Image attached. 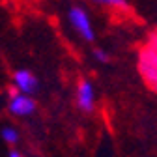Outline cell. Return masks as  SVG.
I'll list each match as a JSON object with an SVG mask.
<instances>
[{
  "label": "cell",
  "instance_id": "obj_4",
  "mask_svg": "<svg viewBox=\"0 0 157 157\" xmlns=\"http://www.w3.org/2000/svg\"><path fill=\"white\" fill-rule=\"evenodd\" d=\"M75 99H77V107L82 112L90 114L95 109V88L94 82L88 78H81L77 84V92H75Z\"/></svg>",
  "mask_w": 157,
  "mask_h": 157
},
{
  "label": "cell",
  "instance_id": "obj_2",
  "mask_svg": "<svg viewBox=\"0 0 157 157\" xmlns=\"http://www.w3.org/2000/svg\"><path fill=\"white\" fill-rule=\"evenodd\" d=\"M67 21L71 25V28L77 32V36L84 39V41H94L95 39V30H94V23L92 17L88 15V11L81 6H71L67 11Z\"/></svg>",
  "mask_w": 157,
  "mask_h": 157
},
{
  "label": "cell",
  "instance_id": "obj_6",
  "mask_svg": "<svg viewBox=\"0 0 157 157\" xmlns=\"http://www.w3.org/2000/svg\"><path fill=\"white\" fill-rule=\"evenodd\" d=\"M0 136H2V140L10 146H15L19 142V139H21V135H19V131L11 125H4L2 131H0Z\"/></svg>",
  "mask_w": 157,
  "mask_h": 157
},
{
  "label": "cell",
  "instance_id": "obj_10",
  "mask_svg": "<svg viewBox=\"0 0 157 157\" xmlns=\"http://www.w3.org/2000/svg\"><path fill=\"white\" fill-rule=\"evenodd\" d=\"M150 45H153V47L157 49V34H153V36H151V41H150Z\"/></svg>",
  "mask_w": 157,
  "mask_h": 157
},
{
  "label": "cell",
  "instance_id": "obj_11",
  "mask_svg": "<svg viewBox=\"0 0 157 157\" xmlns=\"http://www.w3.org/2000/svg\"><path fill=\"white\" fill-rule=\"evenodd\" d=\"M155 34H157V32H155Z\"/></svg>",
  "mask_w": 157,
  "mask_h": 157
},
{
  "label": "cell",
  "instance_id": "obj_5",
  "mask_svg": "<svg viewBox=\"0 0 157 157\" xmlns=\"http://www.w3.org/2000/svg\"><path fill=\"white\" fill-rule=\"evenodd\" d=\"M13 88L17 92H21V94H26V95H34L39 88V81H37V77L30 71V69H17L13 73Z\"/></svg>",
  "mask_w": 157,
  "mask_h": 157
},
{
  "label": "cell",
  "instance_id": "obj_9",
  "mask_svg": "<svg viewBox=\"0 0 157 157\" xmlns=\"http://www.w3.org/2000/svg\"><path fill=\"white\" fill-rule=\"evenodd\" d=\"M8 157H23V153H21V151H17V150H11V151L8 153Z\"/></svg>",
  "mask_w": 157,
  "mask_h": 157
},
{
  "label": "cell",
  "instance_id": "obj_1",
  "mask_svg": "<svg viewBox=\"0 0 157 157\" xmlns=\"http://www.w3.org/2000/svg\"><path fill=\"white\" fill-rule=\"evenodd\" d=\"M136 67L142 77V81L150 90L157 94V49L153 45H146L139 51L136 56Z\"/></svg>",
  "mask_w": 157,
  "mask_h": 157
},
{
  "label": "cell",
  "instance_id": "obj_8",
  "mask_svg": "<svg viewBox=\"0 0 157 157\" xmlns=\"http://www.w3.org/2000/svg\"><path fill=\"white\" fill-rule=\"evenodd\" d=\"M94 58L97 62H101V64H109L110 62V56H109V52L105 49H95L94 51Z\"/></svg>",
  "mask_w": 157,
  "mask_h": 157
},
{
  "label": "cell",
  "instance_id": "obj_3",
  "mask_svg": "<svg viewBox=\"0 0 157 157\" xmlns=\"http://www.w3.org/2000/svg\"><path fill=\"white\" fill-rule=\"evenodd\" d=\"M36 99L32 95H26V94H21L17 92L15 88L10 90V99H8V109L13 116H21V118H26V116H32L36 112Z\"/></svg>",
  "mask_w": 157,
  "mask_h": 157
},
{
  "label": "cell",
  "instance_id": "obj_7",
  "mask_svg": "<svg viewBox=\"0 0 157 157\" xmlns=\"http://www.w3.org/2000/svg\"><path fill=\"white\" fill-rule=\"evenodd\" d=\"M92 2L109 10H127V0H92Z\"/></svg>",
  "mask_w": 157,
  "mask_h": 157
}]
</instances>
